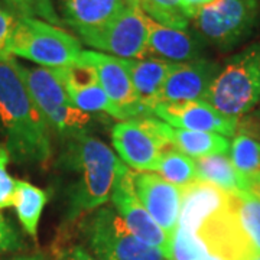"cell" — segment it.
I'll list each match as a JSON object with an SVG mask.
<instances>
[{
    "instance_id": "6da1fadb",
    "label": "cell",
    "mask_w": 260,
    "mask_h": 260,
    "mask_svg": "<svg viewBox=\"0 0 260 260\" xmlns=\"http://www.w3.org/2000/svg\"><path fill=\"white\" fill-rule=\"evenodd\" d=\"M15 58L0 55V123L6 149L18 164H47L52 155L51 127L29 95Z\"/></svg>"
},
{
    "instance_id": "7a4b0ae2",
    "label": "cell",
    "mask_w": 260,
    "mask_h": 260,
    "mask_svg": "<svg viewBox=\"0 0 260 260\" xmlns=\"http://www.w3.org/2000/svg\"><path fill=\"white\" fill-rule=\"evenodd\" d=\"M59 164L80 174L68 191L67 221H77L83 214L106 204L123 165L110 146L91 135L65 140Z\"/></svg>"
},
{
    "instance_id": "3957f363",
    "label": "cell",
    "mask_w": 260,
    "mask_h": 260,
    "mask_svg": "<svg viewBox=\"0 0 260 260\" xmlns=\"http://www.w3.org/2000/svg\"><path fill=\"white\" fill-rule=\"evenodd\" d=\"M15 65L29 95L51 129L64 140L90 135L93 116L75 107L54 70L26 67L18 61Z\"/></svg>"
},
{
    "instance_id": "277c9868",
    "label": "cell",
    "mask_w": 260,
    "mask_h": 260,
    "mask_svg": "<svg viewBox=\"0 0 260 260\" xmlns=\"http://www.w3.org/2000/svg\"><path fill=\"white\" fill-rule=\"evenodd\" d=\"M215 110L232 119H240L260 102V41L233 55L207 93Z\"/></svg>"
},
{
    "instance_id": "5b68a950",
    "label": "cell",
    "mask_w": 260,
    "mask_h": 260,
    "mask_svg": "<svg viewBox=\"0 0 260 260\" xmlns=\"http://www.w3.org/2000/svg\"><path fill=\"white\" fill-rule=\"evenodd\" d=\"M81 42L67 30L32 18H15L8 54L29 59L39 67L58 70L75 64Z\"/></svg>"
},
{
    "instance_id": "8992f818",
    "label": "cell",
    "mask_w": 260,
    "mask_h": 260,
    "mask_svg": "<svg viewBox=\"0 0 260 260\" xmlns=\"http://www.w3.org/2000/svg\"><path fill=\"white\" fill-rule=\"evenodd\" d=\"M87 250L100 260H167L138 239L112 207H100L81 224Z\"/></svg>"
},
{
    "instance_id": "52a82bcc",
    "label": "cell",
    "mask_w": 260,
    "mask_h": 260,
    "mask_svg": "<svg viewBox=\"0 0 260 260\" xmlns=\"http://www.w3.org/2000/svg\"><path fill=\"white\" fill-rule=\"evenodd\" d=\"M260 0H215L194 16L200 38L220 51H230L257 26Z\"/></svg>"
},
{
    "instance_id": "ba28073f",
    "label": "cell",
    "mask_w": 260,
    "mask_h": 260,
    "mask_svg": "<svg viewBox=\"0 0 260 260\" xmlns=\"http://www.w3.org/2000/svg\"><path fill=\"white\" fill-rule=\"evenodd\" d=\"M88 47L121 59H142L148 55L149 29L140 8L126 6L103 28L80 35Z\"/></svg>"
},
{
    "instance_id": "9c48e42d",
    "label": "cell",
    "mask_w": 260,
    "mask_h": 260,
    "mask_svg": "<svg viewBox=\"0 0 260 260\" xmlns=\"http://www.w3.org/2000/svg\"><path fill=\"white\" fill-rule=\"evenodd\" d=\"M112 143L119 158L130 169L152 172L171 145L160 136L155 117H140L116 123L112 129Z\"/></svg>"
},
{
    "instance_id": "30bf717a",
    "label": "cell",
    "mask_w": 260,
    "mask_h": 260,
    "mask_svg": "<svg viewBox=\"0 0 260 260\" xmlns=\"http://www.w3.org/2000/svg\"><path fill=\"white\" fill-rule=\"evenodd\" d=\"M135 172L124 164L117 172L112 191L113 208L123 218L129 230L142 242L158 249L165 259L171 257V239L153 221L135 191Z\"/></svg>"
},
{
    "instance_id": "8fae6325",
    "label": "cell",
    "mask_w": 260,
    "mask_h": 260,
    "mask_svg": "<svg viewBox=\"0 0 260 260\" xmlns=\"http://www.w3.org/2000/svg\"><path fill=\"white\" fill-rule=\"evenodd\" d=\"M210 256L218 260H246L253 251L236 213L234 194L230 204L211 215L194 234Z\"/></svg>"
},
{
    "instance_id": "7c38bea8",
    "label": "cell",
    "mask_w": 260,
    "mask_h": 260,
    "mask_svg": "<svg viewBox=\"0 0 260 260\" xmlns=\"http://www.w3.org/2000/svg\"><path fill=\"white\" fill-rule=\"evenodd\" d=\"M80 61L93 67L104 93L119 109L123 120L150 117L146 109L140 104L129 73L120 58L95 51H83Z\"/></svg>"
},
{
    "instance_id": "4fadbf2b",
    "label": "cell",
    "mask_w": 260,
    "mask_h": 260,
    "mask_svg": "<svg viewBox=\"0 0 260 260\" xmlns=\"http://www.w3.org/2000/svg\"><path fill=\"white\" fill-rule=\"evenodd\" d=\"M152 116L178 129L217 133L225 138L237 133V119L224 116L205 100L158 103Z\"/></svg>"
},
{
    "instance_id": "5bb4252c",
    "label": "cell",
    "mask_w": 260,
    "mask_h": 260,
    "mask_svg": "<svg viewBox=\"0 0 260 260\" xmlns=\"http://www.w3.org/2000/svg\"><path fill=\"white\" fill-rule=\"evenodd\" d=\"M133 182L140 203L171 239L178 227L182 189L155 172H136Z\"/></svg>"
},
{
    "instance_id": "9a60e30c",
    "label": "cell",
    "mask_w": 260,
    "mask_h": 260,
    "mask_svg": "<svg viewBox=\"0 0 260 260\" xmlns=\"http://www.w3.org/2000/svg\"><path fill=\"white\" fill-rule=\"evenodd\" d=\"M220 68L217 62L205 58L175 64L162 87L159 103L205 100Z\"/></svg>"
},
{
    "instance_id": "2e32d148",
    "label": "cell",
    "mask_w": 260,
    "mask_h": 260,
    "mask_svg": "<svg viewBox=\"0 0 260 260\" xmlns=\"http://www.w3.org/2000/svg\"><path fill=\"white\" fill-rule=\"evenodd\" d=\"M232 194L201 179L182 188L178 229L195 234L197 230L215 213L230 204Z\"/></svg>"
},
{
    "instance_id": "e0dca14e",
    "label": "cell",
    "mask_w": 260,
    "mask_h": 260,
    "mask_svg": "<svg viewBox=\"0 0 260 260\" xmlns=\"http://www.w3.org/2000/svg\"><path fill=\"white\" fill-rule=\"evenodd\" d=\"M146 22L149 29L148 55L175 64L203 59L205 42L200 35H192L186 29L168 28L148 16Z\"/></svg>"
},
{
    "instance_id": "ac0fdd59",
    "label": "cell",
    "mask_w": 260,
    "mask_h": 260,
    "mask_svg": "<svg viewBox=\"0 0 260 260\" xmlns=\"http://www.w3.org/2000/svg\"><path fill=\"white\" fill-rule=\"evenodd\" d=\"M121 62L129 73L140 104L146 109L149 116L153 117L152 110L160 100L162 87L175 62H169L155 56L142 59H121Z\"/></svg>"
},
{
    "instance_id": "d6986e66",
    "label": "cell",
    "mask_w": 260,
    "mask_h": 260,
    "mask_svg": "<svg viewBox=\"0 0 260 260\" xmlns=\"http://www.w3.org/2000/svg\"><path fill=\"white\" fill-rule=\"evenodd\" d=\"M126 6L123 0H61L62 23L81 35L103 28Z\"/></svg>"
},
{
    "instance_id": "ffe728a7",
    "label": "cell",
    "mask_w": 260,
    "mask_h": 260,
    "mask_svg": "<svg viewBox=\"0 0 260 260\" xmlns=\"http://www.w3.org/2000/svg\"><path fill=\"white\" fill-rule=\"evenodd\" d=\"M155 126L160 136L171 146L178 149L184 155L192 159L213 156V155H227L230 150V142L225 136L208 132H194L172 127L168 123L155 117Z\"/></svg>"
},
{
    "instance_id": "44dd1931",
    "label": "cell",
    "mask_w": 260,
    "mask_h": 260,
    "mask_svg": "<svg viewBox=\"0 0 260 260\" xmlns=\"http://www.w3.org/2000/svg\"><path fill=\"white\" fill-rule=\"evenodd\" d=\"M194 160L198 179L218 186L229 194L249 191L247 179L234 169L227 155H213Z\"/></svg>"
},
{
    "instance_id": "7402d4cb",
    "label": "cell",
    "mask_w": 260,
    "mask_h": 260,
    "mask_svg": "<svg viewBox=\"0 0 260 260\" xmlns=\"http://www.w3.org/2000/svg\"><path fill=\"white\" fill-rule=\"evenodd\" d=\"M47 201V191L38 188L28 181H16L13 207L16 208V214L23 230L34 240L38 239V225Z\"/></svg>"
},
{
    "instance_id": "603a6c76",
    "label": "cell",
    "mask_w": 260,
    "mask_h": 260,
    "mask_svg": "<svg viewBox=\"0 0 260 260\" xmlns=\"http://www.w3.org/2000/svg\"><path fill=\"white\" fill-rule=\"evenodd\" d=\"M155 172L178 188H185L198 179L195 160L171 146L164 152L156 164Z\"/></svg>"
},
{
    "instance_id": "cb8c5ba5",
    "label": "cell",
    "mask_w": 260,
    "mask_h": 260,
    "mask_svg": "<svg viewBox=\"0 0 260 260\" xmlns=\"http://www.w3.org/2000/svg\"><path fill=\"white\" fill-rule=\"evenodd\" d=\"M70 100L73 102L77 109L85 113H106L110 114L114 119H120L121 113L119 109L110 102L107 94L104 93L100 83H93L84 87H75V88H65Z\"/></svg>"
},
{
    "instance_id": "d4e9b609",
    "label": "cell",
    "mask_w": 260,
    "mask_h": 260,
    "mask_svg": "<svg viewBox=\"0 0 260 260\" xmlns=\"http://www.w3.org/2000/svg\"><path fill=\"white\" fill-rule=\"evenodd\" d=\"M229 153L232 165L243 178L247 179L260 172V142L254 138L237 133Z\"/></svg>"
},
{
    "instance_id": "484cf974",
    "label": "cell",
    "mask_w": 260,
    "mask_h": 260,
    "mask_svg": "<svg viewBox=\"0 0 260 260\" xmlns=\"http://www.w3.org/2000/svg\"><path fill=\"white\" fill-rule=\"evenodd\" d=\"M234 204L239 221L253 249L260 251V200L250 191L234 194Z\"/></svg>"
},
{
    "instance_id": "4316f807",
    "label": "cell",
    "mask_w": 260,
    "mask_h": 260,
    "mask_svg": "<svg viewBox=\"0 0 260 260\" xmlns=\"http://www.w3.org/2000/svg\"><path fill=\"white\" fill-rule=\"evenodd\" d=\"M140 9L152 20L174 29H186L189 19L182 0H140Z\"/></svg>"
},
{
    "instance_id": "83f0119b",
    "label": "cell",
    "mask_w": 260,
    "mask_h": 260,
    "mask_svg": "<svg viewBox=\"0 0 260 260\" xmlns=\"http://www.w3.org/2000/svg\"><path fill=\"white\" fill-rule=\"evenodd\" d=\"M16 18H32L48 22L54 26L62 25V19L56 13L52 0H6Z\"/></svg>"
},
{
    "instance_id": "f1b7e54d",
    "label": "cell",
    "mask_w": 260,
    "mask_h": 260,
    "mask_svg": "<svg viewBox=\"0 0 260 260\" xmlns=\"http://www.w3.org/2000/svg\"><path fill=\"white\" fill-rule=\"evenodd\" d=\"M9 160L8 149L0 145V210L12 207L16 194V179H13L8 171Z\"/></svg>"
},
{
    "instance_id": "f546056e",
    "label": "cell",
    "mask_w": 260,
    "mask_h": 260,
    "mask_svg": "<svg viewBox=\"0 0 260 260\" xmlns=\"http://www.w3.org/2000/svg\"><path fill=\"white\" fill-rule=\"evenodd\" d=\"M23 247V242L13 225L0 214V253L16 251Z\"/></svg>"
},
{
    "instance_id": "4dcf8cb0",
    "label": "cell",
    "mask_w": 260,
    "mask_h": 260,
    "mask_svg": "<svg viewBox=\"0 0 260 260\" xmlns=\"http://www.w3.org/2000/svg\"><path fill=\"white\" fill-rule=\"evenodd\" d=\"M55 260H100L80 244L64 246L56 251Z\"/></svg>"
},
{
    "instance_id": "1f68e13d",
    "label": "cell",
    "mask_w": 260,
    "mask_h": 260,
    "mask_svg": "<svg viewBox=\"0 0 260 260\" xmlns=\"http://www.w3.org/2000/svg\"><path fill=\"white\" fill-rule=\"evenodd\" d=\"M15 25V16L0 9V55L8 54V44Z\"/></svg>"
},
{
    "instance_id": "d6a6232c",
    "label": "cell",
    "mask_w": 260,
    "mask_h": 260,
    "mask_svg": "<svg viewBox=\"0 0 260 260\" xmlns=\"http://www.w3.org/2000/svg\"><path fill=\"white\" fill-rule=\"evenodd\" d=\"M215 0H182V8L185 10L188 19H194V16L198 13V10L203 9L204 6L213 3Z\"/></svg>"
},
{
    "instance_id": "836d02e7",
    "label": "cell",
    "mask_w": 260,
    "mask_h": 260,
    "mask_svg": "<svg viewBox=\"0 0 260 260\" xmlns=\"http://www.w3.org/2000/svg\"><path fill=\"white\" fill-rule=\"evenodd\" d=\"M247 185H249V191L251 194H254L260 200V172L247 178Z\"/></svg>"
},
{
    "instance_id": "e575fe53",
    "label": "cell",
    "mask_w": 260,
    "mask_h": 260,
    "mask_svg": "<svg viewBox=\"0 0 260 260\" xmlns=\"http://www.w3.org/2000/svg\"><path fill=\"white\" fill-rule=\"evenodd\" d=\"M10 260H45L42 254H34V256H22V257H15Z\"/></svg>"
},
{
    "instance_id": "d590c367",
    "label": "cell",
    "mask_w": 260,
    "mask_h": 260,
    "mask_svg": "<svg viewBox=\"0 0 260 260\" xmlns=\"http://www.w3.org/2000/svg\"><path fill=\"white\" fill-rule=\"evenodd\" d=\"M127 6H135V8H140V0H123Z\"/></svg>"
},
{
    "instance_id": "8d00e7d4",
    "label": "cell",
    "mask_w": 260,
    "mask_h": 260,
    "mask_svg": "<svg viewBox=\"0 0 260 260\" xmlns=\"http://www.w3.org/2000/svg\"><path fill=\"white\" fill-rule=\"evenodd\" d=\"M246 260H260V251H253Z\"/></svg>"
},
{
    "instance_id": "74e56055",
    "label": "cell",
    "mask_w": 260,
    "mask_h": 260,
    "mask_svg": "<svg viewBox=\"0 0 260 260\" xmlns=\"http://www.w3.org/2000/svg\"><path fill=\"white\" fill-rule=\"evenodd\" d=\"M203 260H218V259H215V257H213V256H210V254H208V256H207V257Z\"/></svg>"
}]
</instances>
